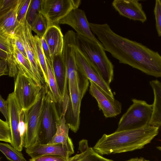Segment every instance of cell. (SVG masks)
<instances>
[{
  "instance_id": "6da1fadb",
  "label": "cell",
  "mask_w": 161,
  "mask_h": 161,
  "mask_svg": "<svg viewBox=\"0 0 161 161\" xmlns=\"http://www.w3.org/2000/svg\"><path fill=\"white\" fill-rule=\"evenodd\" d=\"M93 33L105 51L120 63L147 75L161 77V56L158 52L117 34L106 23L97 25Z\"/></svg>"
},
{
  "instance_id": "7a4b0ae2",
  "label": "cell",
  "mask_w": 161,
  "mask_h": 161,
  "mask_svg": "<svg viewBox=\"0 0 161 161\" xmlns=\"http://www.w3.org/2000/svg\"><path fill=\"white\" fill-rule=\"evenodd\" d=\"M159 128L151 125L103 134L93 147L101 155L120 153L141 149L158 134Z\"/></svg>"
},
{
  "instance_id": "3957f363",
  "label": "cell",
  "mask_w": 161,
  "mask_h": 161,
  "mask_svg": "<svg viewBox=\"0 0 161 161\" xmlns=\"http://www.w3.org/2000/svg\"><path fill=\"white\" fill-rule=\"evenodd\" d=\"M76 42L78 48L109 86L114 78V67L108 57L102 44L77 34Z\"/></svg>"
},
{
  "instance_id": "277c9868",
  "label": "cell",
  "mask_w": 161,
  "mask_h": 161,
  "mask_svg": "<svg viewBox=\"0 0 161 161\" xmlns=\"http://www.w3.org/2000/svg\"><path fill=\"white\" fill-rule=\"evenodd\" d=\"M48 85L42 86L34 103L24 111L26 129L24 139V147H30L38 141L41 118L45 101L46 95Z\"/></svg>"
},
{
  "instance_id": "5b68a950",
  "label": "cell",
  "mask_w": 161,
  "mask_h": 161,
  "mask_svg": "<svg viewBox=\"0 0 161 161\" xmlns=\"http://www.w3.org/2000/svg\"><path fill=\"white\" fill-rule=\"evenodd\" d=\"M60 108L48 86L37 142L44 144H48L51 141L57 131V124L60 121Z\"/></svg>"
},
{
  "instance_id": "8992f818",
  "label": "cell",
  "mask_w": 161,
  "mask_h": 161,
  "mask_svg": "<svg viewBox=\"0 0 161 161\" xmlns=\"http://www.w3.org/2000/svg\"><path fill=\"white\" fill-rule=\"evenodd\" d=\"M132 104L122 116L116 130L137 128L149 125L153 111V104L145 101L133 99Z\"/></svg>"
},
{
  "instance_id": "52a82bcc",
  "label": "cell",
  "mask_w": 161,
  "mask_h": 161,
  "mask_svg": "<svg viewBox=\"0 0 161 161\" xmlns=\"http://www.w3.org/2000/svg\"><path fill=\"white\" fill-rule=\"evenodd\" d=\"M42 86L38 85L25 73L19 71L14 81L13 92L23 111L27 110L34 103Z\"/></svg>"
},
{
  "instance_id": "ba28073f",
  "label": "cell",
  "mask_w": 161,
  "mask_h": 161,
  "mask_svg": "<svg viewBox=\"0 0 161 161\" xmlns=\"http://www.w3.org/2000/svg\"><path fill=\"white\" fill-rule=\"evenodd\" d=\"M31 26L26 19L19 24L14 33L17 35L22 41L33 71L39 82L42 85L46 84L43 75L39 64Z\"/></svg>"
},
{
  "instance_id": "9c48e42d",
  "label": "cell",
  "mask_w": 161,
  "mask_h": 161,
  "mask_svg": "<svg viewBox=\"0 0 161 161\" xmlns=\"http://www.w3.org/2000/svg\"><path fill=\"white\" fill-rule=\"evenodd\" d=\"M77 46L76 33L72 30L68 31L64 36L62 54L66 69L68 86L75 85L82 76L76 60L75 50Z\"/></svg>"
},
{
  "instance_id": "30bf717a",
  "label": "cell",
  "mask_w": 161,
  "mask_h": 161,
  "mask_svg": "<svg viewBox=\"0 0 161 161\" xmlns=\"http://www.w3.org/2000/svg\"><path fill=\"white\" fill-rule=\"evenodd\" d=\"M81 2L80 0H42L40 12L46 19L48 27L58 25L72 10L78 8Z\"/></svg>"
},
{
  "instance_id": "8fae6325",
  "label": "cell",
  "mask_w": 161,
  "mask_h": 161,
  "mask_svg": "<svg viewBox=\"0 0 161 161\" xmlns=\"http://www.w3.org/2000/svg\"><path fill=\"white\" fill-rule=\"evenodd\" d=\"M90 83L89 92L97 101L98 107L106 118L115 117L121 111L122 104L93 82Z\"/></svg>"
},
{
  "instance_id": "7c38bea8",
  "label": "cell",
  "mask_w": 161,
  "mask_h": 161,
  "mask_svg": "<svg viewBox=\"0 0 161 161\" xmlns=\"http://www.w3.org/2000/svg\"><path fill=\"white\" fill-rule=\"evenodd\" d=\"M59 24L69 25L76 31L77 35L100 42L92 32L85 12L79 8L72 10Z\"/></svg>"
},
{
  "instance_id": "4fadbf2b",
  "label": "cell",
  "mask_w": 161,
  "mask_h": 161,
  "mask_svg": "<svg viewBox=\"0 0 161 161\" xmlns=\"http://www.w3.org/2000/svg\"><path fill=\"white\" fill-rule=\"evenodd\" d=\"M73 142L66 144H41L38 142L26 148L27 154L31 158L47 155H58L69 159L74 153Z\"/></svg>"
},
{
  "instance_id": "5bb4252c",
  "label": "cell",
  "mask_w": 161,
  "mask_h": 161,
  "mask_svg": "<svg viewBox=\"0 0 161 161\" xmlns=\"http://www.w3.org/2000/svg\"><path fill=\"white\" fill-rule=\"evenodd\" d=\"M75 58L77 67L82 74L89 80L94 82L107 93L114 97L110 86L103 79L94 65L77 46Z\"/></svg>"
},
{
  "instance_id": "9a60e30c",
  "label": "cell",
  "mask_w": 161,
  "mask_h": 161,
  "mask_svg": "<svg viewBox=\"0 0 161 161\" xmlns=\"http://www.w3.org/2000/svg\"><path fill=\"white\" fill-rule=\"evenodd\" d=\"M69 98L65 114L66 122L70 130L76 133L79 129L81 103L83 97L78 83L68 88Z\"/></svg>"
},
{
  "instance_id": "2e32d148",
  "label": "cell",
  "mask_w": 161,
  "mask_h": 161,
  "mask_svg": "<svg viewBox=\"0 0 161 161\" xmlns=\"http://www.w3.org/2000/svg\"><path fill=\"white\" fill-rule=\"evenodd\" d=\"M7 100L9 108L8 123L12 136V143L14 148L21 151L24 147V138L19 129V114L22 110L15 97L13 92L9 94Z\"/></svg>"
},
{
  "instance_id": "e0dca14e",
  "label": "cell",
  "mask_w": 161,
  "mask_h": 161,
  "mask_svg": "<svg viewBox=\"0 0 161 161\" xmlns=\"http://www.w3.org/2000/svg\"><path fill=\"white\" fill-rule=\"evenodd\" d=\"M112 5L121 16L143 23L147 20L142 4L137 0H114Z\"/></svg>"
},
{
  "instance_id": "ac0fdd59",
  "label": "cell",
  "mask_w": 161,
  "mask_h": 161,
  "mask_svg": "<svg viewBox=\"0 0 161 161\" xmlns=\"http://www.w3.org/2000/svg\"><path fill=\"white\" fill-rule=\"evenodd\" d=\"M52 60L53 69L62 103L69 95L66 68L62 55L54 57Z\"/></svg>"
},
{
  "instance_id": "d6986e66",
  "label": "cell",
  "mask_w": 161,
  "mask_h": 161,
  "mask_svg": "<svg viewBox=\"0 0 161 161\" xmlns=\"http://www.w3.org/2000/svg\"><path fill=\"white\" fill-rule=\"evenodd\" d=\"M43 37L49 47L52 60L54 57L62 55L64 36L58 25L49 27Z\"/></svg>"
},
{
  "instance_id": "ffe728a7",
  "label": "cell",
  "mask_w": 161,
  "mask_h": 161,
  "mask_svg": "<svg viewBox=\"0 0 161 161\" xmlns=\"http://www.w3.org/2000/svg\"><path fill=\"white\" fill-rule=\"evenodd\" d=\"M25 1L19 0L17 6L14 8L0 16V32L12 35L19 23L17 20L19 10Z\"/></svg>"
},
{
  "instance_id": "44dd1931",
  "label": "cell",
  "mask_w": 161,
  "mask_h": 161,
  "mask_svg": "<svg viewBox=\"0 0 161 161\" xmlns=\"http://www.w3.org/2000/svg\"><path fill=\"white\" fill-rule=\"evenodd\" d=\"M153 91V111L149 125L161 128V82L157 80L150 81Z\"/></svg>"
},
{
  "instance_id": "7402d4cb",
  "label": "cell",
  "mask_w": 161,
  "mask_h": 161,
  "mask_svg": "<svg viewBox=\"0 0 161 161\" xmlns=\"http://www.w3.org/2000/svg\"><path fill=\"white\" fill-rule=\"evenodd\" d=\"M79 149L81 153L69 158V161H114L103 157L93 148L89 147L86 140L80 141Z\"/></svg>"
},
{
  "instance_id": "603a6c76",
  "label": "cell",
  "mask_w": 161,
  "mask_h": 161,
  "mask_svg": "<svg viewBox=\"0 0 161 161\" xmlns=\"http://www.w3.org/2000/svg\"><path fill=\"white\" fill-rule=\"evenodd\" d=\"M65 116V114H61L60 121L57 124L56 133L48 144H66L72 142L69 136L70 127L66 122Z\"/></svg>"
},
{
  "instance_id": "cb8c5ba5",
  "label": "cell",
  "mask_w": 161,
  "mask_h": 161,
  "mask_svg": "<svg viewBox=\"0 0 161 161\" xmlns=\"http://www.w3.org/2000/svg\"><path fill=\"white\" fill-rule=\"evenodd\" d=\"M13 45V56L18 71L25 73L38 85L42 86L35 76L28 59L23 55L14 44Z\"/></svg>"
},
{
  "instance_id": "d4e9b609",
  "label": "cell",
  "mask_w": 161,
  "mask_h": 161,
  "mask_svg": "<svg viewBox=\"0 0 161 161\" xmlns=\"http://www.w3.org/2000/svg\"><path fill=\"white\" fill-rule=\"evenodd\" d=\"M0 150L9 161H28L24 158L21 151L11 144L0 143Z\"/></svg>"
},
{
  "instance_id": "484cf974",
  "label": "cell",
  "mask_w": 161,
  "mask_h": 161,
  "mask_svg": "<svg viewBox=\"0 0 161 161\" xmlns=\"http://www.w3.org/2000/svg\"><path fill=\"white\" fill-rule=\"evenodd\" d=\"M46 60L49 87L58 105L60 106L61 103V98L53 72V64L49 62L46 59Z\"/></svg>"
},
{
  "instance_id": "4316f807",
  "label": "cell",
  "mask_w": 161,
  "mask_h": 161,
  "mask_svg": "<svg viewBox=\"0 0 161 161\" xmlns=\"http://www.w3.org/2000/svg\"><path fill=\"white\" fill-rule=\"evenodd\" d=\"M34 39L39 64L43 75L45 82L46 84L48 85L47 69L46 60L43 52L40 39L37 35L34 36Z\"/></svg>"
},
{
  "instance_id": "83f0119b",
  "label": "cell",
  "mask_w": 161,
  "mask_h": 161,
  "mask_svg": "<svg viewBox=\"0 0 161 161\" xmlns=\"http://www.w3.org/2000/svg\"><path fill=\"white\" fill-rule=\"evenodd\" d=\"M31 27L32 30L40 38L44 36L48 26L46 19L41 12L31 25Z\"/></svg>"
},
{
  "instance_id": "f1b7e54d",
  "label": "cell",
  "mask_w": 161,
  "mask_h": 161,
  "mask_svg": "<svg viewBox=\"0 0 161 161\" xmlns=\"http://www.w3.org/2000/svg\"><path fill=\"white\" fill-rule=\"evenodd\" d=\"M42 0H31L26 15V19L31 26L40 13Z\"/></svg>"
},
{
  "instance_id": "f546056e",
  "label": "cell",
  "mask_w": 161,
  "mask_h": 161,
  "mask_svg": "<svg viewBox=\"0 0 161 161\" xmlns=\"http://www.w3.org/2000/svg\"><path fill=\"white\" fill-rule=\"evenodd\" d=\"M12 35L0 32V51L8 54H13L14 47L12 42Z\"/></svg>"
},
{
  "instance_id": "4dcf8cb0",
  "label": "cell",
  "mask_w": 161,
  "mask_h": 161,
  "mask_svg": "<svg viewBox=\"0 0 161 161\" xmlns=\"http://www.w3.org/2000/svg\"><path fill=\"white\" fill-rule=\"evenodd\" d=\"M0 141L11 144L12 136L8 122L0 119Z\"/></svg>"
},
{
  "instance_id": "1f68e13d",
  "label": "cell",
  "mask_w": 161,
  "mask_h": 161,
  "mask_svg": "<svg viewBox=\"0 0 161 161\" xmlns=\"http://www.w3.org/2000/svg\"><path fill=\"white\" fill-rule=\"evenodd\" d=\"M154 13L157 31L158 36L161 37V0L155 1Z\"/></svg>"
},
{
  "instance_id": "d6a6232c",
  "label": "cell",
  "mask_w": 161,
  "mask_h": 161,
  "mask_svg": "<svg viewBox=\"0 0 161 161\" xmlns=\"http://www.w3.org/2000/svg\"><path fill=\"white\" fill-rule=\"evenodd\" d=\"M19 0H0V16L6 13L18 4Z\"/></svg>"
},
{
  "instance_id": "836d02e7",
  "label": "cell",
  "mask_w": 161,
  "mask_h": 161,
  "mask_svg": "<svg viewBox=\"0 0 161 161\" xmlns=\"http://www.w3.org/2000/svg\"><path fill=\"white\" fill-rule=\"evenodd\" d=\"M9 70V76L16 78L18 73V69L13 54H10L7 60Z\"/></svg>"
},
{
  "instance_id": "e575fe53",
  "label": "cell",
  "mask_w": 161,
  "mask_h": 161,
  "mask_svg": "<svg viewBox=\"0 0 161 161\" xmlns=\"http://www.w3.org/2000/svg\"><path fill=\"white\" fill-rule=\"evenodd\" d=\"M28 161H69L68 159L58 155H47L34 158H31Z\"/></svg>"
},
{
  "instance_id": "d590c367",
  "label": "cell",
  "mask_w": 161,
  "mask_h": 161,
  "mask_svg": "<svg viewBox=\"0 0 161 161\" xmlns=\"http://www.w3.org/2000/svg\"><path fill=\"white\" fill-rule=\"evenodd\" d=\"M31 0H25V1L18 11L17 20L20 23L26 19L27 10Z\"/></svg>"
},
{
  "instance_id": "8d00e7d4",
  "label": "cell",
  "mask_w": 161,
  "mask_h": 161,
  "mask_svg": "<svg viewBox=\"0 0 161 161\" xmlns=\"http://www.w3.org/2000/svg\"><path fill=\"white\" fill-rule=\"evenodd\" d=\"M12 42L18 50L26 58H28L24 44L20 37L14 33L12 36Z\"/></svg>"
},
{
  "instance_id": "74e56055",
  "label": "cell",
  "mask_w": 161,
  "mask_h": 161,
  "mask_svg": "<svg viewBox=\"0 0 161 161\" xmlns=\"http://www.w3.org/2000/svg\"><path fill=\"white\" fill-rule=\"evenodd\" d=\"M0 111L5 118L6 121L8 122L9 120V108L8 102L7 100L4 99L0 96Z\"/></svg>"
},
{
  "instance_id": "f35d334b",
  "label": "cell",
  "mask_w": 161,
  "mask_h": 161,
  "mask_svg": "<svg viewBox=\"0 0 161 161\" xmlns=\"http://www.w3.org/2000/svg\"><path fill=\"white\" fill-rule=\"evenodd\" d=\"M42 48L46 59L50 63L52 64L53 60L50 50L45 40L43 37L40 38Z\"/></svg>"
},
{
  "instance_id": "ab89813d",
  "label": "cell",
  "mask_w": 161,
  "mask_h": 161,
  "mask_svg": "<svg viewBox=\"0 0 161 161\" xmlns=\"http://www.w3.org/2000/svg\"><path fill=\"white\" fill-rule=\"evenodd\" d=\"M9 75V70L8 62L0 59V76Z\"/></svg>"
},
{
  "instance_id": "60d3db41",
  "label": "cell",
  "mask_w": 161,
  "mask_h": 161,
  "mask_svg": "<svg viewBox=\"0 0 161 161\" xmlns=\"http://www.w3.org/2000/svg\"><path fill=\"white\" fill-rule=\"evenodd\" d=\"M126 161H150L149 160L146 159L142 157L136 158H131Z\"/></svg>"
},
{
  "instance_id": "b9f144b4",
  "label": "cell",
  "mask_w": 161,
  "mask_h": 161,
  "mask_svg": "<svg viewBox=\"0 0 161 161\" xmlns=\"http://www.w3.org/2000/svg\"><path fill=\"white\" fill-rule=\"evenodd\" d=\"M157 148L159 150L161 151V146H158L157 147Z\"/></svg>"
},
{
  "instance_id": "7bdbcfd3",
  "label": "cell",
  "mask_w": 161,
  "mask_h": 161,
  "mask_svg": "<svg viewBox=\"0 0 161 161\" xmlns=\"http://www.w3.org/2000/svg\"></svg>"
}]
</instances>
